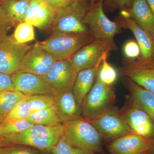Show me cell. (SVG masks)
<instances>
[{
	"instance_id": "cell-19",
	"label": "cell",
	"mask_w": 154,
	"mask_h": 154,
	"mask_svg": "<svg viewBox=\"0 0 154 154\" xmlns=\"http://www.w3.org/2000/svg\"><path fill=\"white\" fill-rule=\"evenodd\" d=\"M101 63L91 68L83 70L77 74L72 92L80 109L84 99L94 86Z\"/></svg>"
},
{
	"instance_id": "cell-45",
	"label": "cell",
	"mask_w": 154,
	"mask_h": 154,
	"mask_svg": "<svg viewBox=\"0 0 154 154\" xmlns=\"http://www.w3.org/2000/svg\"><path fill=\"white\" fill-rule=\"evenodd\" d=\"M153 41H154V33L153 37Z\"/></svg>"
},
{
	"instance_id": "cell-15",
	"label": "cell",
	"mask_w": 154,
	"mask_h": 154,
	"mask_svg": "<svg viewBox=\"0 0 154 154\" xmlns=\"http://www.w3.org/2000/svg\"><path fill=\"white\" fill-rule=\"evenodd\" d=\"M122 73L138 85L154 93V63L124 59Z\"/></svg>"
},
{
	"instance_id": "cell-20",
	"label": "cell",
	"mask_w": 154,
	"mask_h": 154,
	"mask_svg": "<svg viewBox=\"0 0 154 154\" xmlns=\"http://www.w3.org/2000/svg\"><path fill=\"white\" fill-rule=\"evenodd\" d=\"M53 97L62 123L81 117L80 107L77 105L72 90L56 94Z\"/></svg>"
},
{
	"instance_id": "cell-10",
	"label": "cell",
	"mask_w": 154,
	"mask_h": 154,
	"mask_svg": "<svg viewBox=\"0 0 154 154\" xmlns=\"http://www.w3.org/2000/svg\"><path fill=\"white\" fill-rule=\"evenodd\" d=\"M32 46L20 44L7 35L0 40V72L12 75L19 69L22 59Z\"/></svg>"
},
{
	"instance_id": "cell-46",
	"label": "cell",
	"mask_w": 154,
	"mask_h": 154,
	"mask_svg": "<svg viewBox=\"0 0 154 154\" xmlns=\"http://www.w3.org/2000/svg\"><path fill=\"white\" fill-rule=\"evenodd\" d=\"M7 1V0H0V1H1V2H2V1Z\"/></svg>"
},
{
	"instance_id": "cell-8",
	"label": "cell",
	"mask_w": 154,
	"mask_h": 154,
	"mask_svg": "<svg viewBox=\"0 0 154 154\" xmlns=\"http://www.w3.org/2000/svg\"><path fill=\"white\" fill-rule=\"evenodd\" d=\"M89 122L98 130L103 140L110 142L122 136L133 133L120 110L113 106L98 118Z\"/></svg>"
},
{
	"instance_id": "cell-39",
	"label": "cell",
	"mask_w": 154,
	"mask_h": 154,
	"mask_svg": "<svg viewBox=\"0 0 154 154\" xmlns=\"http://www.w3.org/2000/svg\"><path fill=\"white\" fill-rule=\"evenodd\" d=\"M40 154H54L51 150H47L41 151Z\"/></svg>"
},
{
	"instance_id": "cell-40",
	"label": "cell",
	"mask_w": 154,
	"mask_h": 154,
	"mask_svg": "<svg viewBox=\"0 0 154 154\" xmlns=\"http://www.w3.org/2000/svg\"><path fill=\"white\" fill-rule=\"evenodd\" d=\"M152 151V154H154V139L153 140L152 145L151 149L149 151Z\"/></svg>"
},
{
	"instance_id": "cell-23",
	"label": "cell",
	"mask_w": 154,
	"mask_h": 154,
	"mask_svg": "<svg viewBox=\"0 0 154 154\" xmlns=\"http://www.w3.org/2000/svg\"><path fill=\"white\" fill-rule=\"evenodd\" d=\"M27 119L33 125L54 126L62 124L55 105L31 113Z\"/></svg>"
},
{
	"instance_id": "cell-43",
	"label": "cell",
	"mask_w": 154,
	"mask_h": 154,
	"mask_svg": "<svg viewBox=\"0 0 154 154\" xmlns=\"http://www.w3.org/2000/svg\"><path fill=\"white\" fill-rule=\"evenodd\" d=\"M97 1H98V0H90L92 5V4H94V3L96 2Z\"/></svg>"
},
{
	"instance_id": "cell-18",
	"label": "cell",
	"mask_w": 154,
	"mask_h": 154,
	"mask_svg": "<svg viewBox=\"0 0 154 154\" xmlns=\"http://www.w3.org/2000/svg\"><path fill=\"white\" fill-rule=\"evenodd\" d=\"M125 83L129 92L130 103L147 113L154 123V93L146 90L127 77Z\"/></svg>"
},
{
	"instance_id": "cell-29",
	"label": "cell",
	"mask_w": 154,
	"mask_h": 154,
	"mask_svg": "<svg viewBox=\"0 0 154 154\" xmlns=\"http://www.w3.org/2000/svg\"><path fill=\"white\" fill-rule=\"evenodd\" d=\"M27 96L15 105L4 121L13 119H27L29 117L31 112L28 106Z\"/></svg>"
},
{
	"instance_id": "cell-24",
	"label": "cell",
	"mask_w": 154,
	"mask_h": 154,
	"mask_svg": "<svg viewBox=\"0 0 154 154\" xmlns=\"http://www.w3.org/2000/svg\"><path fill=\"white\" fill-rule=\"evenodd\" d=\"M27 95L17 91L0 93V121L3 123L15 105Z\"/></svg>"
},
{
	"instance_id": "cell-30",
	"label": "cell",
	"mask_w": 154,
	"mask_h": 154,
	"mask_svg": "<svg viewBox=\"0 0 154 154\" xmlns=\"http://www.w3.org/2000/svg\"><path fill=\"white\" fill-rule=\"evenodd\" d=\"M51 150L54 154H86L87 152L73 146L64 134Z\"/></svg>"
},
{
	"instance_id": "cell-17",
	"label": "cell",
	"mask_w": 154,
	"mask_h": 154,
	"mask_svg": "<svg viewBox=\"0 0 154 154\" xmlns=\"http://www.w3.org/2000/svg\"><path fill=\"white\" fill-rule=\"evenodd\" d=\"M55 11L45 0H31L25 22L41 30L51 28Z\"/></svg>"
},
{
	"instance_id": "cell-7",
	"label": "cell",
	"mask_w": 154,
	"mask_h": 154,
	"mask_svg": "<svg viewBox=\"0 0 154 154\" xmlns=\"http://www.w3.org/2000/svg\"><path fill=\"white\" fill-rule=\"evenodd\" d=\"M96 38L103 39L115 44L114 38L121 28L116 21L107 18L103 10V0H98L91 5L83 20Z\"/></svg>"
},
{
	"instance_id": "cell-6",
	"label": "cell",
	"mask_w": 154,
	"mask_h": 154,
	"mask_svg": "<svg viewBox=\"0 0 154 154\" xmlns=\"http://www.w3.org/2000/svg\"><path fill=\"white\" fill-rule=\"evenodd\" d=\"M117 49L116 44L96 38L80 48L68 59L78 73L102 63L104 60L107 59L110 51Z\"/></svg>"
},
{
	"instance_id": "cell-47",
	"label": "cell",
	"mask_w": 154,
	"mask_h": 154,
	"mask_svg": "<svg viewBox=\"0 0 154 154\" xmlns=\"http://www.w3.org/2000/svg\"><path fill=\"white\" fill-rule=\"evenodd\" d=\"M149 154V152H148V153H147V154Z\"/></svg>"
},
{
	"instance_id": "cell-5",
	"label": "cell",
	"mask_w": 154,
	"mask_h": 154,
	"mask_svg": "<svg viewBox=\"0 0 154 154\" xmlns=\"http://www.w3.org/2000/svg\"><path fill=\"white\" fill-rule=\"evenodd\" d=\"M115 99L112 88L102 82L97 75L80 107L82 117L89 121L96 119L113 106Z\"/></svg>"
},
{
	"instance_id": "cell-21",
	"label": "cell",
	"mask_w": 154,
	"mask_h": 154,
	"mask_svg": "<svg viewBox=\"0 0 154 154\" xmlns=\"http://www.w3.org/2000/svg\"><path fill=\"white\" fill-rule=\"evenodd\" d=\"M128 11L131 18L153 38L154 15L146 0H134L132 7Z\"/></svg>"
},
{
	"instance_id": "cell-31",
	"label": "cell",
	"mask_w": 154,
	"mask_h": 154,
	"mask_svg": "<svg viewBox=\"0 0 154 154\" xmlns=\"http://www.w3.org/2000/svg\"><path fill=\"white\" fill-rule=\"evenodd\" d=\"M41 151L24 145H11L0 148V154H40Z\"/></svg>"
},
{
	"instance_id": "cell-33",
	"label": "cell",
	"mask_w": 154,
	"mask_h": 154,
	"mask_svg": "<svg viewBox=\"0 0 154 154\" xmlns=\"http://www.w3.org/2000/svg\"><path fill=\"white\" fill-rule=\"evenodd\" d=\"M134 0H103V5L107 10L129 11L132 6Z\"/></svg>"
},
{
	"instance_id": "cell-16",
	"label": "cell",
	"mask_w": 154,
	"mask_h": 154,
	"mask_svg": "<svg viewBox=\"0 0 154 154\" xmlns=\"http://www.w3.org/2000/svg\"><path fill=\"white\" fill-rule=\"evenodd\" d=\"M11 76L16 91L28 96H52L50 88L42 76L18 70Z\"/></svg>"
},
{
	"instance_id": "cell-32",
	"label": "cell",
	"mask_w": 154,
	"mask_h": 154,
	"mask_svg": "<svg viewBox=\"0 0 154 154\" xmlns=\"http://www.w3.org/2000/svg\"><path fill=\"white\" fill-rule=\"evenodd\" d=\"M123 52L126 59L134 60L140 57V50L137 42L134 40H128L125 43L123 47Z\"/></svg>"
},
{
	"instance_id": "cell-13",
	"label": "cell",
	"mask_w": 154,
	"mask_h": 154,
	"mask_svg": "<svg viewBox=\"0 0 154 154\" xmlns=\"http://www.w3.org/2000/svg\"><path fill=\"white\" fill-rule=\"evenodd\" d=\"M152 140L134 133L122 136L107 146L110 154H146L152 145Z\"/></svg>"
},
{
	"instance_id": "cell-35",
	"label": "cell",
	"mask_w": 154,
	"mask_h": 154,
	"mask_svg": "<svg viewBox=\"0 0 154 154\" xmlns=\"http://www.w3.org/2000/svg\"><path fill=\"white\" fill-rule=\"evenodd\" d=\"M8 91H16L11 75L0 72V93Z\"/></svg>"
},
{
	"instance_id": "cell-12",
	"label": "cell",
	"mask_w": 154,
	"mask_h": 154,
	"mask_svg": "<svg viewBox=\"0 0 154 154\" xmlns=\"http://www.w3.org/2000/svg\"><path fill=\"white\" fill-rule=\"evenodd\" d=\"M120 111L133 133L153 140L154 123L147 113L130 102Z\"/></svg>"
},
{
	"instance_id": "cell-42",
	"label": "cell",
	"mask_w": 154,
	"mask_h": 154,
	"mask_svg": "<svg viewBox=\"0 0 154 154\" xmlns=\"http://www.w3.org/2000/svg\"><path fill=\"white\" fill-rule=\"evenodd\" d=\"M3 146H4V144H3L2 140V139L0 138V148Z\"/></svg>"
},
{
	"instance_id": "cell-36",
	"label": "cell",
	"mask_w": 154,
	"mask_h": 154,
	"mask_svg": "<svg viewBox=\"0 0 154 154\" xmlns=\"http://www.w3.org/2000/svg\"><path fill=\"white\" fill-rule=\"evenodd\" d=\"M55 11L66 5L71 0H45Z\"/></svg>"
},
{
	"instance_id": "cell-3",
	"label": "cell",
	"mask_w": 154,
	"mask_h": 154,
	"mask_svg": "<svg viewBox=\"0 0 154 154\" xmlns=\"http://www.w3.org/2000/svg\"><path fill=\"white\" fill-rule=\"evenodd\" d=\"M91 5L90 0H71L56 10L50 29L53 32H89L83 20Z\"/></svg>"
},
{
	"instance_id": "cell-22",
	"label": "cell",
	"mask_w": 154,
	"mask_h": 154,
	"mask_svg": "<svg viewBox=\"0 0 154 154\" xmlns=\"http://www.w3.org/2000/svg\"><path fill=\"white\" fill-rule=\"evenodd\" d=\"M31 0H7L1 3L14 26L25 22L26 11Z\"/></svg>"
},
{
	"instance_id": "cell-41",
	"label": "cell",
	"mask_w": 154,
	"mask_h": 154,
	"mask_svg": "<svg viewBox=\"0 0 154 154\" xmlns=\"http://www.w3.org/2000/svg\"><path fill=\"white\" fill-rule=\"evenodd\" d=\"M7 34H4V33H2L1 32H0V40H1L2 38H4V37H5V36H7Z\"/></svg>"
},
{
	"instance_id": "cell-44",
	"label": "cell",
	"mask_w": 154,
	"mask_h": 154,
	"mask_svg": "<svg viewBox=\"0 0 154 154\" xmlns=\"http://www.w3.org/2000/svg\"><path fill=\"white\" fill-rule=\"evenodd\" d=\"M86 154H96V153L91 152H86Z\"/></svg>"
},
{
	"instance_id": "cell-37",
	"label": "cell",
	"mask_w": 154,
	"mask_h": 154,
	"mask_svg": "<svg viewBox=\"0 0 154 154\" xmlns=\"http://www.w3.org/2000/svg\"><path fill=\"white\" fill-rule=\"evenodd\" d=\"M146 1L154 15V0H146Z\"/></svg>"
},
{
	"instance_id": "cell-38",
	"label": "cell",
	"mask_w": 154,
	"mask_h": 154,
	"mask_svg": "<svg viewBox=\"0 0 154 154\" xmlns=\"http://www.w3.org/2000/svg\"><path fill=\"white\" fill-rule=\"evenodd\" d=\"M4 137H5V135H4V131H3L2 123L0 121V138L2 140Z\"/></svg>"
},
{
	"instance_id": "cell-26",
	"label": "cell",
	"mask_w": 154,
	"mask_h": 154,
	"mask_svg": "<svg viewBox=\"0 0 154 154\" xmlns=\"http://www.w3.org/2000/svg\"><path fill=\"white\" fill-rule=\"evenodd\" d=\"M17 43L24 44L35 39L33 26L28 22H24L16 26L13 36Z\"/></svg>"
},
{
	"instance_id": "cell-27",
	"label": "cell",
	"mask_w": 154,
	"mask_h": 154,
	"mask_svg": "<svg viewBox=\"0 0 154 154\" xmlns=\"http://www.w3.org/2000/svg\"><path fill=\"white\" fill-rule=\"evenodd\" d=\"M33 125L27 119H13L4 121L2 126L5 137L7 135L23 132Z\"/></svg>"
},
{
	"instance_id": "cell-14",
	"label": "cell",
	"mask_w": 154,
	"mask_h": 154,
	"mask_svg": "<svg viewBox=\"0 0 154 154\" xmlns=\"http://www.w3.org/2000/svg\"><path fill=\"white\" fill-rule=\"evenodd\" d=\"M120 28L128 29L132 32L140 50L137 60L144 63H154V42L151 36L137 25L131 18L117 17L116 21Z\"/></svg>"
},
{
	"instance_id": "cell-28",
	"label": "cell",
	"mask_w": 154,
	"mask_h": 154,
	"mask_svg": "<svg viewBox=\"0 0 154 154\" xmlns=\"http://www.w3.org/2000/svg\"><path fill=\"white\" fill-rule=\"evenodd\" d=\"M98 75L102 82L110 86L115 83L118 75L115 69L107 61V59H105L100 65Z\"/></svg>"
},
{
	"instance_id": "cell-9",
	"label": "cell",
	"mask_w": 154,
	"mask_h": 154,
	"mask_svg": "<svg viewBox=\"0 0 154 154\" xmlns=\"http://www.w3.org/2000/svg\"><path fill=\"white\" fill-rule=\"evenodd\" d=\"M78 72L68 59L56 60L43 77L52 92V96L72 90Z\"/></svg>"
},
{
	"instance_id": "cell-1",
	"label": "cell",
	"mask_w": 154,
	"mask_h": 154,
	"mask_svg": "<svg viewBox=\"0 0 154 154\" xmlns=\"http://www.w3.org/2000/svg\"><path fill=\"white\" fill-rule=\"evenodd\" d=\"M64 134L63 124L54 126L33 125L23 132L7 135L2 139L4 146L24 145L41 151L51 150Z\"/></svg>"
},
{
	"instance_id": "cell-2",
	"label": "cell",
	"mask_w": 154,
	"mask_h": 154,
	"mask_svg": "<svg viewBox=\"0 0 154 154\" xmlns=\"http://www.w3.org/2000/svg\"><path fill=\"white\" fill-rule=\"evenodd\" d=\"M96 39L91 31L80 33L53 32L47 40L38 42L55 60L67 59L80 48Z\"/></svg>"
},
{
	"instance_id": "cell-11",
	"label": "cell",
	"mask_w": 154,
	"mask_h": 154,
	"mask_svg": "<svg viewBox=\"0 0 154 154\" xmlns=\"http://www.w3.org/2000/svg\"><path fill=\"white\" fill-rule=\"evenodd\" d=\"M55 61L37 42L24 56L18 70L44 76Z\"/></svg>"
},
{
	"instance_id": "cell-34",
	"label": "cell",
	"mask_w": 154,
	"mask_h": 154,
	"mask_svg": "<svg viewBox=\"0 0 154 154\" xmlns=\"http://www.w3.org/2000/svg\"><path fill=\"white\" fill-rule=\"evenodd\" d=\"M14 25L9 19L5 8L0 2V32L7 34L8 31Z\"/></svg>"
},
{
	"instance_id": "cell-25",
	"label": "cell",
	"mask_w": 154,
	"mask_h": 154,
	"mask_svg": "<svg viewBox=\"0 0 154 154\" xmlns=\"http://www.w3.org/2000/svg\"><path fill=\"white\" fill-rule=\"evenodd\" d=\"M27 99L31 113L46 109L55 105L54 97L51 95H28Z\"/></svg>"
},
{
	"instance_id": "cell-4",
	"label": "cell",
	"mask_w": 154,
	"mask_h": 154,
	"mask_svg": "<svg viewBox=\"0 0 154 154\" xmlns=\"http://www.w3.org/2000/svg\"><path fill=\"white\" fill-rule=\"evenodd\" d=\"M62 124L65 136L73 146L86 152L104 153L102 135L88 120L81 117Z\"/></svg>"
}]
</instances>
